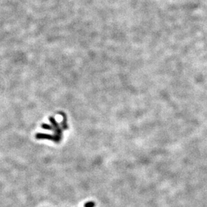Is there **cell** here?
Returning <instances> with one entry per match:
<instances>
[{
    "mask_svg": "<svg viewBox=\"0 0 207 207\" xmlns=\"http://www.w3.org/2000/svg\"><path fill=\"white\" fill-rule=\"evenodd\" d=\"M94 206H95V203L94 202H88L86 203L85 205H84V207H94Z\"/></svg>",
    "mask_w": 207,
    "mask_h": 207,
    "instance_id": "6da1fadb",
    "label": "cell"
}]
</instances>
